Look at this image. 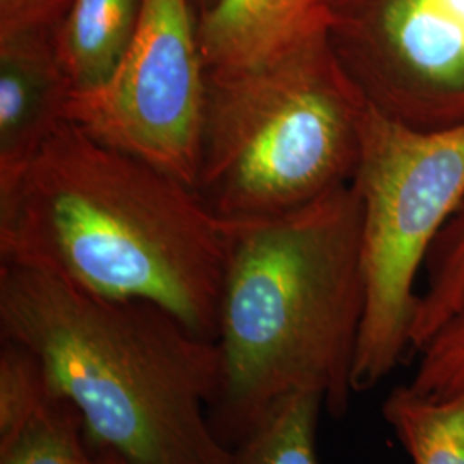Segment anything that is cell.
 I'll return each mask as SVG.
<instances>
[{"instance_id":"8992f818","label":"cell","mask_w":464,"mask_h":464,"mask_svg":"<svg viewBox=\"0 0 464 464\" xmlns=\"http://www.w3.org/2000/svg\"><path fill=\"white\" fill-rule=\"evenodd\" d=\"M205 83L193 0H145L116 72L71 93L67 121L195 189Z\"/></svg>"},{"instance_id":"9a60e30c","label":"cell","mask_w":464,"mask_h":464,"mask_svg":"<svg viewBox=\"0 0 464 464\" xmlns=\"http://www.w3.org/2000/svg\"><path fill=\"white\" fill-rule=\"evenodd\" d=\"M410 387L420 396H464V303L421 346Z\"/></svg>"},{"instance_id":"9c48e42d","label":"cell","mask_w":464,"mask_h":464,"mask_svg":"<svg viewBox=\"0 0 464 464\" xmlns=\"http://www.w3.org/2000/svg\"><path fill=\"white\" fill-rule=\"evenodd\" d=\"M332 0H217L198 16L207 71L258 63L329 26Z\"/></svg>"},{"instance_id":"ba28073f","label":"cell","mask_w":464,"mask_h":464,"mask_svg":"<svg viewBox=\"0 0 464 464\" xmlns=\"http://www.w3.org/2000/svg\"><path fill=\"white\" fill-rule=\"evenodd\" d=\"M71 93L55 32L0 38V184L9 183L69 122Z\"/></svg>"},{"instance_id":"6da1fadb","label":"cell","mask_w":464,"mask_h":464,"mask_svg":"<svg viewBox=\"0 0 464 464\" xmlns=\"http://www.w3.org/2000/svg\"><path fill=\"white\" fill-rule=\"evenodd\" d=\"M0 262L157 304L217 341L224 220L191 186L72 122L0 184Z\"/></svg>"},{"instance_id":"277c9868","label":"cell","mask_w":464,"mask_h":464,"mask_svg":"<svg viewBox=\"0 0 464 464\" xmlns=\"http://www.w3.org/2000/svg\"><path fill=\"white\" fill-rule=\"evenodd\" d=\"M366 107L327 26L258 63L207 71L195 191L224 220L322 198L356 178Z\"/></svg>"},{"instance_id":"3957f363","label":"cell","mask_w":464,"mask_h":464,"mask_svg":"<svg viewBox=\"0 0 464 464\" xmlns=\"http://www.w3.org/2000/svg\"><path fill=\"white\" fill-rule=\"evenodd\" d=\"M0 337L32 353L83 420L88 448L130 464H227L210 408L217 343L164 308L119 301L0 262Z\"/></svg>"},{"instance_id":"2e32d148","label":"cell","mask_w":464,"mask_h":464,"mask_svg":"<svg viewBox=\"0 0 464 464\" xmlns=\"http://www.w3.org/2000/svg\"><path fill=\"white\" fill-rule=\"evenodd\" d=\"M71 0H0V38L55 32Z\"/></svg>"},{"instance_id":"7a4b0ae2","label":"cell","mask_w":464,"mask_h":464,"mask_svg":"<svg viewBox=\"0 0 464 464\" xmlns=\"http://www.w3.org/2000/svg\"><path fill=\"white\" fill-rule=\"evenodd\" d=\"M362 227L354 181L289 212L224 220L210 423L227 448L291 392L318 394L335 418L348 411L365 314Z\"/></svg>"},{"instance_id":"4fadbf2b","label":"cell","mask_w":464,"mask_h":464,"mask_svg":"<svg viewBox=\"0 0 464 464\" xmlns=\"http://www.w3.org/2000/svg\"><path fill=\"white\" fill-rule=\"evenodd\" d=\"M324 401L314 392L277 399L231 449L227 464H320L315 430Z\"/></svg>"},{"instance_id":"30bf717a","label":"cell","mask_w":464,"mask_h":464,"mask_svg":"<svg viewBox=\"0 0 464 464\" xmlns=\"http://www.w3.org/2000/svg\"><path fill=\"white\" fill-rule=\"evenodd\" d=\"M145 0H71L55 30L72 93L107 83L133 42Z\"/></svg>"},{"instance_id":"5bb4252c","label":"cell","mask_w":464,"mask_h":464,"mask_svg":"<svg viewBox=\"0 0 464 464\" xmlns=\"http://www.w3.org/2000/svg\"><path fill=\"white\" fill-rule=\"evenodd\" d=\"M410 349L418 351L464 303V203L439 234L425 262Z\"/></svg>"},{"instance_id":"7c38bea8","label":"cell","mask_w":464,"mask_h":464,"mask_svg":"<svg viewBox=\"0 0 464 464\" xmlns=\"http://www.w3.org/2000/svg\"><path fill=\"white\" fill-rule=\"evenodd\" d=\"M86 449L82 416L55 389L0 427V464H82Z\"/></svg>"},{"instance_id":"e0dca14e","label":"cell","mask_w":464,"mask_h":464,"mask_svg":"<svg viewBox=\"0 0 464 464\" xmlns=\"http://www.w3.org/2000/svg\"><path fill=\"white\" fill-rule=\"evenodd\" d=\"M82 464H130L124 458H121L112 450H105V449H86L83 463Z\"/></svg>"},{"instance_id":"52a82bcc","label":"cell","mask_w":464,"mask_h":464,"mask_svg":"<svg viewBox=\"0 0 464 464\" xmlns=\"http://www.w3.org/2000/svg\"><path fill=\"white\" fill-rule=\"evenodd\" d=\"M327 32L372 109L420 131L464 124V0H332Z\"/></svg>"},{"instance_id":"5b68a950","label":"cell","mask_w":464,"mask_h":464,"mask_svg":"<svg viewBox=\"0 0 464 464\" xmlns=\"http://www.w3.org/2000/svg\"><path fill=\"white\" fill-rule=\"evenodd\" d=\"M354 184L363 210L365 279L353 366L356 394L383 381L410 349L418 274L464 203V124L420 131L368 105Z\"/></svg>"},{"instance_id":"8fae6325","label":"cell","mask_w":464,"mask_h":464,"mask_svg":"<svg viewBox=\"0 0 464 464\" xmlns=\"http://www.w3.org/2000/svg\"><path fill=\"white\" fill-rule=\"evenodd\" d=\"M382 410L413 464H464V396L425 398L401 385Z\"/></svg>"},{"instance_id":"ac0fdd59","label":"cell","mask_w":464,"mask_h":464,"mask_svg":"<svg viewBox=\"0 0 464 464\" xmlns=\"http://www.w3.org/2000/svg\"><path fill=\"white\" fill-rule=\"evenodd\" d=\"M217 0H193V4H195V9H197V13L199 14H203L205 11H208L214 4H216Z\"/></svg>"}]
</instances>
